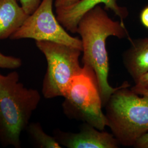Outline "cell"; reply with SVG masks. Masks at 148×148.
<instances>
[{"mask_svg":"<svg viewBox=\"0 0 148 148\" xmlns=\"http://www.w3.org/2000/svg\"><path fill=\"white\" fill-rule=\"evenodd\" d=\"M77 33L81 37L84 65L92 69L97 79L103 106H106L112 94L118 88L108 82L109 59L106 40L110 36L120 39L130 36L125 25L112 20L99 5L87 11L79 20Z\"/></svg>","mask_w":148,"mask_h":148,"instance_id":"cell-1","label":"cell"},{"mask_svg":"<svg viewBox=\"0 0 148 148\" xmlns=\"http://www.w3.org/2000/svg\"><path fill=\"white\" fill-rule=\"evenodd\" d=\"M41 95L38 90L25 87L16 71L0 73V144L21 148V136L30 123Z\"/></svg>","mask_w":148,"mask_h":148,"instance_id":"cell-2","label":"cell"},{"mask_svg":"<svg viewBox=\"0 0 148 148\" xmlns=\"http://www.w3.org/2000/svg\"><path fill=\"white\" fill-rule=\"evenodd\" d=\"M130 86L125 82L104 106L107 126L119 144L125 147H133L148 132V97H140Z\"/></svg>","mask_w":148,"mask_h":148,"instance_id":"cell-3","label":"cell"},{"mask_svg":"<svg viewBox=\"0 0 148 148\" xmlns=\"http://www.w3.org/2000/svg\"><path fill=\"white\" fill-rule=\"evenodd\" d=\"M64 92L62 104L64 114L70 119L88 123L103 131L107 126L106 114L94 71L84 65Z\"/></svg>","mask_w":148,"mask_h":148,"instance_id":"cell-4","label":"cell"},{"mask_svg":"<svg viewBox=\"0 0 148 148\" xmlns=\"http://www.w3.org/2000/svg\"><path fill=\"white\" fill-rule=\"evenodd\" d=\"M36 45L47 63L43 80V95L47 99L63 97L71 80L83 70L79 62L82 51L51 41H36Z\"/></svg>","mask_w":148,"mask_h":148,"instance_id":"cell-5","label":"cell"},{"mask_svg":"<svg viewBox=\"0 0 148 148\" xmlns=\"http://www.w3.org/2000/svg\"><path fill=\"white\" fill-rule=\"evenodd\" d=\"M54 0H42L40 5L12 36V40L31 38L77 48L82 51L81 40L70 35L54 14Z\"/></svg>","mask_w":148,"mask_h":148,"instance_id":"cell-6","label":"cell"},{"mask_svg":"<svg viewBox=\"0 0 148 148\" xmlns=\"http://www.w3.org/2000/svg\"><path fill=\"white\" fill-rule=\"evenodd\" d=\"M54 134L57 142L67 148H117L120 145L112 134L102 132L85 122L78 133L57 131Z\"/></svg>","mask_w":148,"mask_h":148,"instance_id":"cell-7","label":"cell"},{"mask_svg":"<svg viewBox=\"0 0 148 148\" xmlns=\"http://www.w3.org/2000/svg\"><path fill=\"white\" fill-rule=\"evenodd\" d=\"M101 4H104L106 10L112 11L120 18L122 24L125 25L124 20L128 15V11L126 7L119 5L117 0H80L73 5L56 8V17L65 30L75 34L82 16L87 11Z\"/></svg>","mask_w":148,"mask_h":148,"instance_id":"cell-8","label":"cell"},{"mask_svg":"<svg viewBox=\"0 0 148 148\" xmlns=\"http://www.w3.org/2000/svg\"><path fill=\"white\" fill-rule=\"evenodd\" d=\"M131 46L122 55L123 63L134 82L148 73V38L130 41Z\"/></svg>","mask_w":148,"mask_h":148,"instance_id":"cell-9","label":"cell"},{"mask_svg":"<svg viewBox=\"0 0 148 148\" xmlns=\"http://www.w3.org/2000/svg\"><path fill=\"white\" fill-rule=\"evenodd\" d=\"M29 16L17 0H0V40L10 38Z\"/></svg>","mask_w":148,"mask_h":148,"instance_id":"cell-10","label":"cell"},{"mask_svg":"<svg viewBox=\"0 0 148 148\" xmlns=\"http://www.w3.org/2000/svg\"><path fill=\"white\" fill-rule=\"evenodd\" d=\"M34 145L40 148H61L62 145L55 137L45 132L38 122L30 123L26 129Z\"/></svg>","mask_w":148,"mask_h":148,"instance_id":"cell-11","label":"cell"},{"mask_svg":"<svg viewBox=\"0 0 148 148\" xmlns=\"http://www.w3.org/2000/svg\"><path fill=\"white\" fill-rule=\"evenodd\" d=\"M22 65L21 59L17 57L5 56L0 52V69H16Z\"/></svg>","mask_w":148,"mask_h":148,"instance_id":"cell-12","label":"cell"},{"mask_svg":"<svg viewBox=\"0 0 148 148\" xmlns=\"http://www.w3.org/2000/svg\"><path fill=\"white\" fill-rule=\"evenodd\" d=\"M28 15H30L40 5L42 0H17Z\"/></svg>","mask_w":148,"mask_h":148,"instance_id":"cell-13","label":"cell"},{"mask_svg":"<svg viewBox=\"0 0 148 148\" xmlns=\"http://www.w3.org/2000/svg\"><path fill=\"white\" fill-rule=\"evenodd\" d=\"M131 90L138 95L143 91L148 90V73L143 75L135 82V85L131 88Z\"/></svg>","mask_w":148,"mask_h":148,"instance_id":"cell-14","label":"cell"},{"mask_svg":"<svg viewBox=\"0 0 148 148\" xmlns=\"http://www.w3.org/2000/svg\"><path fill=\"white\" fill-rule=\"evenodd\" d=\"M133 147L137 148H148V132L139 138Z\"/></svg>","mask_w":148,"mask_h":148,"instance_id":"cell-15","label":"cell"},{"mask_svg":"<svg viewBox=\"0 0 148 148\" xmlns=\"http://www.w3.org/2000/svg\"><path fill=\"white\" fill-rule=\"evenodd\" d=\"M79 1L80 0H56L54 2V5L56 9L64 8L73 5Z\"/></svg>","mask_w":148,"mask_h":148,"instance_id":"cell-16","label":"cell"},{"mask_svg":"<svg viewBox=\"0 0 148 148\" xmlns=\"http://www.w3.org/2000/svg\"><path fill=\"white\" fill-rule=\"evenodd\" d=\"M140 20L143 26L148 29V5L144 7L141 11Z\"/></svg>","mask_w":148,"mask_h":148,"instance_id":"cell-17","label":"cell"},{"mask_svg":"<svg viewBox=\"0 0 148 148\" xmlns=\"http://www.w3.org/2000/svg\"><path fill=\"white\" fill-rule=\"evenodd\" d=\"M139 95H145V96H147L148 97V90H145V91H143L140 92Z\"/></svg>","mask_w":148,"mask_h":148,"instance_id":"cell-18","label":"cell"}]
</instances>
